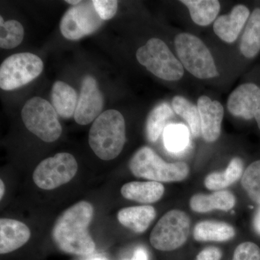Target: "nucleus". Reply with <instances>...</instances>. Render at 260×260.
I'll use <instances>...</instances> for the list:
<instances>
[{
	"mask_svg": "<svg viewBox=\"0 0 260 260\" xmlns=\"http://www.w3.org/2000/svg\"><path fill=\"white\" fill-rule=\"evenodd\" d=\"M93 214V205L86 201H80L63 212L53 228V240L56 246L67 254H92L95 244L88 227Z\"/></svg>",
	"mask_w": 260,
	"mask_h": 260,
	"instance_id": "obj_1",
	"label": "nucleus"
},
{
	"mask_svg": "<svg viewBox=\"0 0 260 260\" xmlns=\"http://www.w3.org/2000/svg\"><path fill=\"white\" fill-rule=\"evenodd\" d=\"M125 141L124 116L114 109L103 112L93 121L89 132V145L102 160L116 158L121 153Z\"/></svg>",
	"mask_w": 260,
	"mask_h": 260,
	"instance_id": "obj_2",
	"label": "nucleus"
},
{
	"mask_svg": "<svg viewBox=\"0 0 260 260\" xmlns=\"http://www.w3.org/2000/svg\"><path fill=\"white\" fill-rule=\"evenodd\" d=\"M130 172L136 177L157 182H171L184 180L189 173V168L184 162L169 164L164 161L151 148H140L130 159Z\"/></svg>",
	"mask_w": 260,
	"mask_h": 260,
	"instance_id": "obj_3",
	"label": "nucleus"
},
{
	"mask_svg": "<svg viewBox=\"0 0 260 260\" xmlns=\"http://www.w3.org/2000/svg\"><path fill=\"white\" fill-rule=\"evenodd\" d=\"M175 48L181 64L196 78L209 79L218 76L213 56L199 38L179 34L175 39Z\"/></svg>",
	"mask_w": 260,
	"mask_h": 260,
	"instance_id": "obj_4",
	"label": "nucleus"
},
{
	"mask_svg": "<svg viewBox=\"0 0 260 260\" xmlns=\"http://www.w3.org/2000/svg\"><path fill=\"white\" fill-rule=\"evenodd\" d=\"M22 119L27 129L46 143L59 139L62 128L57 113L50 103L41 97H34L22 109Z\"/></svg>",
	"mask_w": 260,
	"mask_h": 260,
	"instance_id": "obj_5",
	"label": "nucleus"
},
{
	"mask_svg": "<svg viewBox=\"0 0 260 260\" xmlns=\"http://www.w3.org/2000/svg\"><path fill=\"white\" fill-rule=\"evenodd\" d=\"M136 57L140 64L160 79L168 81L180 80L184 68L169 48L160 39H150L137 51Z\"/></svg>",
	"mask_w": 260,
	"mask_h": 260,
	"instance_id": "obj_6",
	"label": "nucleus"
},
{
	"mask_svg": "<svg viewBox=\"0 0 260 260\" xmlns=\"http://www.w3.org/2000/svg\"><path fill=\"white\" fill-rule=\"evenodd\" d=\"M190 229V220L184 212L173 210L159 220L150 234L151 245L158 250L174 251L184 245Z\"/></svg>",
	"mask_w": 260,
	"mask_h": 260,
	"instance_id": "obj_7",
	"label": "nucleus"
},
{
	"mask_svg": "<svg viewBox=\"0 0 260 260\" xmlns=\"http://www.w3.org/2000/svg\"><path fill=\"white\" fill-rule=\"evenodd\" d=\"M44 70L42 59L31 53H19L7 58L0 66V88L13 90L38 78Z\"/></svg>",
	"mask_w": 260,
	"mask_h": 260,
	"instance_id": "obj_8",
	"label": "nucleus"
},
{
	"mask_svg": "<svg viewBox=\"0 0 260 260\" xmlns=\"http://www.w3.org/2000/svg\"><path fill=\"white\" fill-rule=\"evenodd\" d=\"M78 169V162L72 154L59 153L42 160L36 168L32 179L41 189L52 190L71 181Z\"/></svg>",
	"mask_w": 260,
	"mask_h": 260,
	"instance_id": "obj_9",
	"label": "nucleus"
},
{
	"mask_svg": "<svg viewBox=\"0 0 260 260\" xmlns=\"http://www.w3.org/2000/svg\"><path fill=\"white\" fill-rule=\"evenodd\" d=\"M103 21L94 8L93 2H82L70 8L63 15L60 30L65 39L79 40L99 30Z\"/></svg>",
	"mask_w": 260,
	"mask_h": 260,
	"instance_id": "obj_10",
	"label": "nucleus"
},
{
	"mask_svg": "<svg viewBox=\"0 0 260 260\" xmlns=\"http://www.w3.org/2000/svg\"><path fill=\"white\" fill-rule=\"evenodd\" d=\"M104 96L96 80L87 75L82 82L78 105L74 114L75 121L80 125H86L95 121L102 114Z\"/></svg>",
	"mask_w": 260,
	"mask_h": 260,
	"instance_id": "obj_11",
	"label": "nucleus"
},
{
	"mask_svg": "<svg viewBox=\"0 0 260 260\" xmlns=\"http://www.w3.org/2000/svg\"><path fill=\"white\" fill-rule=\"evenodd\" d=\"M227 107L234 116L245 119L255 117L260 107V88L255 84H243L229 95Z\"/></svg>",
	"mask_w": 260,
	"mask_h": 260,
	"instance_id": "obj_12",
	"label": "nucleus"
},
{
	"mask_svg": "<svg viewBox=\"0 0 260 260\" xmlns=\"http://www.w3.org/2000/svg\"><path fill=\"white\" fill-rule=\"evenodd\" d=\"M201 122L202 136L205 141L213 143L220 137L221 123L224 115L223 106L217 101L203 95L198 102Z\"/></svg>",
	"mask_w": 260,
	"mask_h": 260,
	"instance_id": "obj_13",
	"label": "nucleus"
},
{
	"mask_svg": "<svg viewBox=\"0 0 260 260\" xmlns=\"http://www.w3.org/2000/svg\"><path fill=\"white\" fill-rule=\"evenodd\" d=\"M249 17V10L242 5L233 8L229 15L219 17L213 25L214 32L220 39L227 43L237 40L243 27Z\"/></svg>",
	"mask_w": 260,
	"mask_h": 260,
	"instance_id": "obj_14",
	"label": "nucleus"
},
{
	"mask_svg": "<svg viewBox=\"0 0 260 260\" xmlns=\"http://www.w3.org/2000/svg\"><path fill=\"white\" fill-rule=\"evenodd\" d=\"M29 228L23 222L10 218L0 220V253L8 254L17 250L28 242Z\"/></svg>",
	"mask_w": 260,
	"mask_h": 260,
	"instance_id": "obj_15",
	"label": "nucleus"
},
{
	"mask_svg": "<svg viewBox=\"0 0 260 260\" xmlns=\"http://www.w3.org/2000/svg\"><path fill=\"white\" fill-rule=\"evenodd\" d=\"M121 194L125 199L148 204L161 199L164 186L157 181H132L123 185Z\"/></svg>",
	"mask_w": 260,
	"mask_h": 260,
	"instance_id": "obj_16",
	"label": "nucleus"
},
{
	"mask_svg": "<svg viewBox=\"0 0 260 260\" xmlns=\"http://www.w3.org/2000/svg\"><path fill=\"white\" fill-rule=\"evenodd\" d=\"M156 215L155 208L150 205L129 207L119 210L117 219L121 225L136 233L148 229Z\"/></svg>",
	"mask_w": 260,
	"mask_h": 260,
	"instance_id": "obj_17",
	"label": "nucleus"
},
{
	"mask_svg": "<svg viewBox=\"0 0 260 260\" xmlns=\"http://www.w3.org/2000/svg\"><path fill=\"white\" fill-rule=\"evenodd\" d=\"M235 204V196L229 191H217L210 195L195 194L189 201L193 211L203 213L213 210L228 211L232 209Z\"/></svg>",
	"mask_w": 260,
	"mask_h": 260,
	"instance_id": "obj_18",
	"label": "nucleus"
},
{
	"mask_svg": "<svg viewBox=\"0 0 260 260\" xmlns=\"http://www.w3.org/2000/svg\"><path fill=\"white\" fill-rule=\"evenodd\" d=\"M51 105L57 114L64 119L74 116L78 105V94L73 87L64 82L56 81L51 93Z\"/></svg>",
	"mask_w": 260,
	"mask_h": 260,
	"instance_id": "obj_19",
	"label": "nucleus"
},
{
	"mask_svg": "<svg viewBox=\"0 0 260 260\" xmlns=\"http://www.w3.org/2000/svg\"><path fill=\"white\" fill-rule=\"evenodd\" d=\"M234 227L224 222L205 220L195 225L193 235L198 242H223L235 236Z\"/></svg>",
	"mask_w": 260,
	"mask_h": 260,
	"instance_id": "obj_20",
	"label": "nucleus"
},
{
	"mask_svg": "<svg viewBox=\"0 0 260 260\" xmlns=\"http://www.w3.org/2000/svg\"><path fill=\"white\" fill-rule=\"evenodd\" d=\"M243 169L244 164L242 159L233 158L223 172H213L207 176L205 186L210 190L225 189L242 177Z\"/></svg>",
	"mask_w": 260,
	"mask_h": 260,
	"instance_id": "obj_21",
	"label": "nucleus"
},
{
	"mask_svg": "<svg viewBox=\"0 0 260 260\" xmlns=\"http://www.w3.org/2000/svg\"><path fill=\"white\" fill-rule=\"evenodd\" d=\"M189 10L193 21L201 26L213 23L220 11V3L217 0H182Z\"/></svg>",
	"mask_w": 260,
	"mask_h": 260,
	"instance_id": "obj_22",
	"label": "nucleus"
},
{
	"mask_svg": "<svg viewBox=\"0 0 260 260\" xmlns=\"http://www.w3.org/2000/svg\"><path fill=\"white\" fill-rule=\"evenodd\" d=\"M240 50L243 55L253 58L260 51V9L252 12L241 41Z\"/></svg>",
	"mask_w": 260,
	"mask_h": 260,
	"instance_id": "obj_23",
	"label": "nucleus"
},
{
	"mask_svg": "<svg viewBox=\"0 0 260 260\" xmlns=\"http://www.w3.org/2000/svg\"><path fill=\"white\" fill-rule=\"evenodd\" d=\"M173 116L174 111L167 103H161L154 108L147 119L146 134L149 141H157L165 129L168 120Z\"/></svg>",
	"mask_w": 260,
	"mask_h": 260,
	"instance_id": "obj_24",
	"label": "nucleus"
},
{
	"mask_svg": "<svg viewBox=\"0 0 260 260\" xmlns=\"http://www.w3.org/2000/svg\"><path fill=\"white\" fill-rule=\"evenodd\" d=\"M164 142L165 148L170 153H182L189 145L188 128L182 124H169L164 131Z\"/></svg>",
	"mask_w": 260,
	"mask_h": 260,
	"instance_id": "obj_25",
	"label": "nucleus"
},
{
	"mask_svg": "<svg viewBox=\"0 0 260 260\" xmlns=\"http://www.w3.org/2000/svg\"><path fill=\"white\" fill-rule=\"evenodd\" d=\"M172 107L178 115L181 116L189 124L191 134L194 138L202 135L201 122L198 107H195L184 97L174 96L172 99Z\"/></svg>",
	"mask_w": 260,
	"mask_h": 260,
	"instance_id": "obj_26",
	"label": "nucleus"
},
{
	"mask_svg": "<svg viewBox=\"0 0 260 260\" xmlns=\"http://www.w3.org/2000/svg\"><path fill=\"white\" fill-rule=\"evenodd\" d=\"M24 29L18 21L10 20L5 22L0 16V47L11 49L18 47L23 42Z\"/></svg>",
	"mask_w": 260,
	"mask_h": 260,
	"instance_id": "obj_27",
	"label": "nucleus"
},
{
	"mask_svg": "<svg viewBox=\"0 0 260 260\" xmlns=\"http://www.w3.org/2000/svg\"><path fill=\"white\" fill-rule=\"evenodd\" d=\"M242 184L249 198L260 205V160L252 162L246 169Z\"/></svg>",
	"mask_w": 260,
	"mask_h": 260,
	"instance_id": "obj_28",
	"label": "nucleus"
},
{
	"mask_svg": "<svg viewBox=\"0 0 260 260\" xmlns=\"http://www.w3.org/2000/svg\"><path fill=\"white\" fill-rule=\"evenodd\" d=\"M232 260H260L259 247L252 242L242 243L234 251Z\"/></svg>",
	"mask_w": 260,
	"mask_h": 260,
	"instance_id": "obj_29",
	"label": "nucleus"
},
{
	"mask_svg": "<svg viewBox=\"0 0 260 260\" xmlns=\"http://www.w3.org/2000/svg\"><path fill=\"white\" fill-rule=\"evenodd\" d=\"M94 8L103 20L112 19L118 9V2L116 0H93Z\"/></svg>",
	"mask_w": 260,
	"mask_h": 260,
	"instance_id": "obj_30",
	"label": "nucleus"
},
{
	"mask_svg": "<svg viewBox=\"0 0 260 260\" xmlns=\"http://www.w3.org/2000/svg\"><path fill=\"white\" fill-rule=\"evenodd\" d=\"M222 251L215 246L205 248L197 256L196 260H220Z\"/></svg>",
	"mask_w": 260,
	"mask_h": 260,
	"instance_id": "obj_31",
	"label": "nucleus"
},
{
	"mask_svg": "<svg viewBox=\"0 0 260 260\" xmlns=\"http://www.w3.org/2000/svg\"><path fill=\"white\" fill-rule=\"evenodd\" d=\"M148 254L146 249L143 247H138L135 250L133 260H148Z\"/></svg>",
	"mask_w": 260,
	"mask_h": 260,
	"instance_id": "obj_32",
	"label": "nucleus"
},
{
	"mask_svg": "<svg viewBox=\"0 0 260 260\" xmlns=\"http://www.w3.org/2000/svg\"><path fill=\"white\" fill-rule=\"evenodd\" d=\"M253 226H254L255 232L260 235V208L254 216V220H253Z\"/></svg>",
	"mask_w": 260,
	"mask_h": 260,
	"instance_id": "obj_33",
	"label": "nucleus"
},
{
	"mask_svg": "<svg viewBox=\"0 0 260 260\" xmlns=\"http://www.w3.org/2000/svg\"><path fill=\"white\" fill-rule=\"evenodd\" d=\"M5 184L4 182H3V181L2 180L0 181V199H3V196H4L5 194Z\"/></svg>",
	"mask_w": 260,
	"mask_h": 260,
	"instance_id": "obj_34",
	"label": "nucleus"
},
{
	"mask_svg": "<svg viewBox=\"0 0 260 260\" xmlns=\"http://www.w3.org/2000/svg\"><path fill=\"white\" fill-rule=\"evenodd\" d=\"M66 3H68V4L76 6V5L80 4V3H82V1H78V0H75V1H74V0H67Z\"/></svg>",
	"mask_w": 260,
	"mask_h": 260,
	"instance_id": "obj_35",
	"label": "nucleus"
},
{
	"mask_svg": "<svg viewBox=\"0 0 260 260\" xmlns=\"http://www.w3.org/2000/svg\"><path fill=\"white\" fill-rule=\"evenodd\" d=\"M255 119L256 122H257L258 126H259V128L260 129V107L259 110H258L257 112H256L255 115Z\"/></svg>",
	"mask_w": 260,
	"mask_h": 260,
	"instance_id": "obj_36",
	"label": "nucleus"
},
{
	"mask_svg": "<svg viewBox=\"0 0 260 260\" xmlns=\"http://www.w3.org/2000/svg\"><path fill=\"white\" fill-rule=\"evenodd\" d=\"M90 260H107V259H104V258H102V257H95V258H93V259H91Z\"/></svg>",
	"mask_w": 260,
	"mask_h": 260,
	"instance_id": "obj_37",
	"label": "nucleus"
},
{
	"mask_svg": "<svg viewBox=\"0 0 260 260\" xmlns=\"http://www.w3.org/2000/svg\"><path fill=\"white\" fill-rule=\"evenodd\" d=\"M124 260H129V259H124Z\"/></svg>",
	"mask_w": 260,
	"mask_h": 260,
	"instance_id": "obj_38",
	"label": "nucleus"
}]
</instances>
